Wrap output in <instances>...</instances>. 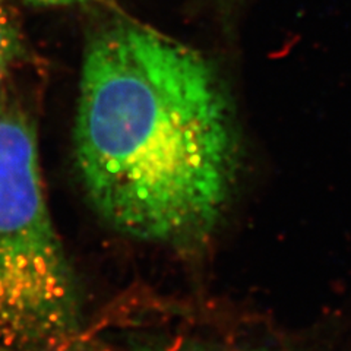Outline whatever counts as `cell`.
<instances>
[{"label": "cell", "instance_id": "5b68a950", "mask_svg": "<svg viewBox=\"0 0 351 351\" xmlns=\"http://www.w3.org/2000/svg\"><path fill=\"white\" fill-rule=\"evenodd\" d=\"M29 2L43 3V5H66L73 2H84V0H29Z\"/></svg>", "mask_w": 351, "mask_h": 351}, {"label": "cell", "instance_id": "3957f363", "mask_svg": "<svg viewBox=\"0 0 351 351\" xmlns=\"http://www.w3.org/2000/svg\"><path fill=\"white\" fill-rule=\"evenodd\" d=\"M69 351H240L219 346L192 331L119 329L107 334H88L85 329Z\"/></svg>", "mask_w": 351, "mask_h": 351}, {"label": "cell", "instance_id": "277c9868", "mask_svg": "<svg viewBox=\"0 0 351 351\" xmlns=\"http://www.w3.org/2000/svg\"><path fill=\"white\" fill-rule=\"evenodd\" d=\"M19 50V34L15 22L0 3V81L3 80L10 63Z\"/></svg>", "mask_w": 351, "mask_h": 351}, {"label": "cell", "instance_id": "6da1fadb", "mask_svg": "<svg viewBox=\"0 0 351 351\" xmlns=\"http://www.w3.org/2000/svg\"><path fill=\"white\" fill-rule=\"evenodd\" d=\"M75 166L116 233L179 255L218 232L233 196L239 142L221 81L199 53L134 24L88 46Z\"/></svg>", "mask_w": 351, "mask_h": 351}, {"label": "cell", "instance_id": "7a4b0ae2", "mask_svg": "<svg viewBox=\"0 0 351 351\" xmlns=\"http://www.w3.org/2000/svg\"><path fill=\"white\" fill-rule=\"evenodd\" d=\"M80 280L44 197L34 130L0 116V351H69L85 331Z\"/></svg>", "mask_w": 351, "mask_h": 351}]
</instances>
